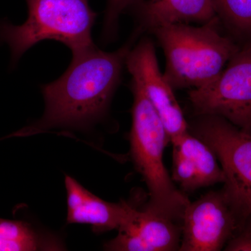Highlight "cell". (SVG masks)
<instances>
[{
	"label": "cell",
	"mask_w": 251,
	"mask_h": 251,
	"mask_svg": "<svg viewBox=\"0 0 251 251\" xmlns=\"http://www.w3.org/2000/svg\"><path fill=\"white\" fill-rule=\"evenodd\" d=\"M194 131L217 156L225 176L222 191L241 227L251 216V134L214 115L201 116Z\"/></svg>",
	"instance_id": "5b68a950"
},
{
	"label": "cell",
	"mask_w": 251,
	"mask_h": 251,
	"mask_svg": "<svg viewBox=\"0 0 251 251\" xmlns=\"http://www.w3.org/2000/svg\"><path fill=\"white\" fill-rule=\"evenodd\" d=\"M139 0H108L105 20H104L103 35L110 38L116 32L118 20L120 15L129 6Z\"/></svg>",
	"instance_id": "9a60e30c"
},
{
	"label": "cell",
	"mask_w": 251,
	"mask_h": 251,
	"mask_svg": "<svg viewBox=\"0 0 251 251\" xmlns=\"http://www.w3.org/2000/svg\"><path fill=\"white\" fill-rule=\"evenodd\" d=\"M198 115L222 117L251 134V41L209 83L189 92Z\"/></svg>",
	"instance_id": "8992f818"
},
{
	"label": "cell",
	"mask_w": 251,
	"mask_h": 251,
	"mask_svg": "<svg viewBox=\"0 0 251 251\" xmlns=\"http://www.w3.org/2000/svg\"><path fill=\"white\" fill-rule=\"evenodd\" d=\"M218 18L232 30L251 35V0H212Z\"/></svg>",
	"instance_id": "5bb4252c"
},
{
	"label": "cell",
	"mask_w": 251,
	"mask_h": 251,
	"mask_svg": "<svg viewBox=\"0 0 251 251\" xmlns=\"http://www.w3.org/2000/svg\"><path fill=\"white\" fill-rule=\"evenodd\" d=\"M65 186L68 224H88L95 232L118 229L133 208V205L125 201L106 202L69 176H66Z\"/></svg>",
	"instance_id": "8fae6325"
},
{
	"label": "cell",
	"mask_w": 251,
	"mask_h": 251,
	"mask_svg": "<svg viewBox=\"0 0 251 251\" xmlns=\"http://www.w3.org/2000/svg\"><path fill=\"white\" fill-rule=\"evenodd\" d=\"M226 244L225 251H251V216Z\"/></svg>",
	"instance_id": "2e32d148"
},
{
	"label": "cell",
	"mask_w": 251,
	"mask_h": 251,
	"mask_svg": "<svg viewBox=\"0 0 251 251\" xmlns=\"http://www.w3.org/2000/svg\"><path fill=\"white\" fill-rule=\"evenodd\" d=\"M136 7L142 31L176 23L209 22L216 17L212 0H139Z\"/></svg>",
	"instance_id": "7c38bea8"
},
{
	"label": "cell",
	"mask_w": 251,
	"mask_h": 251,
	"mask_svg": "<svg viewBox=\"0 0 251 251\" xmlns=\"http://www.w3.org/2000/svg\"><path fill=\"white\" fill-rule=\"evenodd\" d=\"M118 230L117 237L105 244L106 250H179L181 226H178L176 221L152 210L148 205L140 210L133 206Z\"/></svg>",
	"instance_id": "9c48e42d"
},
{
	"label": "cell",
	"mask_w": 251,
	"mask_h": 251,
	"mask_svg": "<svg viewBox=\"0 0 251 251\" xmlns=\"http://www.w3.org/2000/svg\"><path fill=\"white\" fill-rule=\"evenodd\" d=\"M27 21L21 25L0 24V41L9 46L14 62L44 40L62 43L73 57L94 49L92 29L97 14L89 0H26Z\"/></svg>",
	"instance_id": "277c9868"
},
{
	"label": "cell",
	"mask_w": 251,
	"mask_h": 251,
	"mask_svg": "<svg viewBox=\"0 0 251 251\" xmlns=\"http://www.w3.org/2000/svg\"><path fill=\"white\" fill-rule=\"evenodd\" d=\"M133 104L130 133V153L137 171L149 190L148 206L175 221H181L190 201L175 186L163 162V151L169 136L150 100L132 83Z\"/></svg>",
	"instance_id": "3957f363"
},
{
	"label": "cell",
	"mask_w": 251,
	"mask_h": 251,
	"mask_svg": "<svg viewBox=\"0 0 251 251\" xmlns=\"http://www.w3.org/2000/svg\"><path fill=\"white\" fill-rule=\"evenodd\" d=\"M172 179L184 191L224 183V171L210 147L189 130L171 142Z\"/></svg>",
	"instance_id": "30bf717a"
},
{
	"label": "cell",
	"mask_w": 251,
	"mask_h": 251,
	"mask_svg": "<svg viewBox=\"0 0 251 251\" xmlns=\"http://www.w3.org/2000/svg\"><path fill=\"white\" fill-rule=\"evenodd\" d=\"M115 52L97 47L73 57L65 73L57 80L42 86L45 100L44 116L24 133L58 127H85L105 115L121 80L122 69L133 41Z\"/></svg>",
	"instance_id": "6da1fadb"
},
{
	"label": "cell",
	"mask_w": 251,
	"mask_h": 251,
	"mask_svg": "<svg viewBox=\"0 0 251 251\" xmlns=\"http://www.w3.org/2000/svg\"><path fill=\"white\" fill-rule=\"evenodd\" d=\"M217 17L201 27L171 23L151 32L164 51L165 78L173 89H198L209 83L224 71L239 51L230 39L218 30Z\"/></svg>",
	"instance_id": "7a4b0ae2"
},
{
	"label": "cell",
	"mask_w": 251,
	"mask_h": 251,
	"mask_svg": "<svg viewBox=\"0 0 251 251\" xmlns=\"http://www.w3.org/2000/svg\"><path fill=\"white\" fill-rule=\"evenodd\" d=\"M126 65L132 76V83L143 91L159 115L170 142L188 131L187 122L173 92V87L161 74L154 45L143 39L130 49Z\"/></svg>",
	"instance_id": "ba28073f"
},
{
	"label": "cell",
	"mask_w": 251,
	"mask_h": 251,
	"mask_svg": "<svg viewBox=\"0 0 251 251\" xmlns=\"http://www.w3.org/2000/svg\"><path fill=\"white\" fill-rule=\"evenodd\" d=\"M39 249V239L27 223L0 219V251H31Z\"/></svg>",
	"instance_id": "4fadbf2b"
},
{
	"label": "cell",
	"mask_w": 251,
	"mask_h": 251,
	"mask_svg": "<svg viewBox=\"0 0 251 251\" xmlns=\"http://www.w3.org/2000/svg\"><path fill=\"white\" fill-rule=\"evenodd\" d=\"M181 223L180 251H221L240 227L222 191L188 203Z\"/></svg>",
	"instance_id": "52a82bcc"
}]
</instances>
